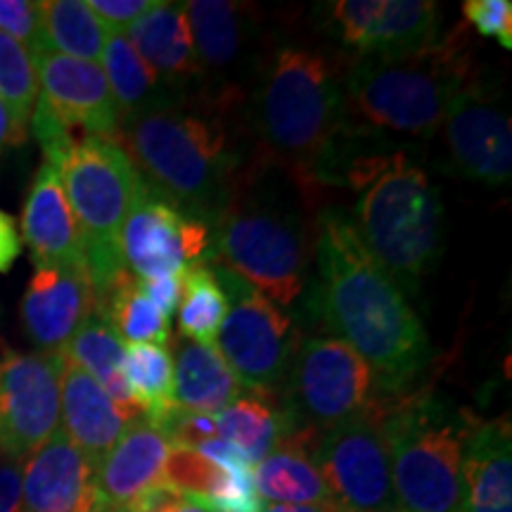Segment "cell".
<instances>
[{
  "mask_svg": "<svg viewBox=\"0 0 512 512\" xmlns=\"http://www.w3.org/2000/svg\"><path fill=\"white\" fill-rule=\"evenodd\" d=\"M214 420L216 434L238 446L252 465H259L287 434L302 427L285 406H275L273 394L259 392H245Z\"/></svg>",
  "mask_w": 512,
  "mask_h": 512,
  "instance_id": "83f0119b",
  "label": "cell"
},
{
  "mask_svg": "<svg viewBox=\"0 0 512 512\" xmlns=\"http://www.w3.org/2000/svg\"><path fill=\"white\" fill-rule=\"evenodd\" d=\"M441 128H444L448 159L456 174L491 188L510 183V117L484 83L470 79L460 88L441 121Z\"/></svg>",
  "mask_w": 512,
  "mask_h": 512,
  "instance_id": "9a60e30c",
  "label": "cell"
},
{
  "mask_svg": "<svg viewBox=\"0 0 512 512\" xmlns=\"http://www.w3.org/2000/svg\"><path fill=\"white\" fill-rule=\"evenodd\" d=\"M444 204L439 190L418 166L394 155L387 169L368 183L356 204L358 238L399 290L418 292L441 254Z\"/></svg>",
  "mask_w": 512,
  "mask_h": 512,
  "instance_id": "8992f818",
  "label": "cell"
},
{
  "mask_svg": "<svg viewBox=\"0 0 512 512\" xmlns=\"http://www.w3.org/2000/svg\"><path fill=\"white\" fill-rule=\"evenodd\" d=\"M138 290L164 313L166 318H171L181 302V290H183V273L176 275H157V278H136Z\"/></svg>",
  "mask_w": 512,
  "mask_h": 512,
  "instance_id": "ab89813d",
  "label": "cell"
},
{
  "mask_svg": "<svg viewBox=\"0 0 512 512\" xmlns=\"http://www.w3.org/2000/svg\"><path fill=\"white\" fill-rule=\"evenodd\" d=\"M176 313L181 337L216 344V335L228 313V297L216 278V271L204 261L190 264L183 271V290Z\"/></svg>",
  "mask_w": 512,
  "mask_h": 512,
  "instance_id": "d6a6232c",
  "label": "cell"
},
{
  "mask_svg": "<svg viewBox=\"0 0 512 512\" xmlns=\"http://www.w3.org/2000/svg\"><path fill=\"white\" fill-rule=\"evenodd\" d=\"M124 377L145 418L159 427L174 411V356L157 344H131L124 351Z\"/></svg>",
  "mask_w": 512,
  "mask_h": 512,
  "instance_id": "1f68e13d",
  "label": "cell"
},
{
  "mask_svg": "<svg viewBox=\"0 0 512 512\" xmlns=\"http://www.w3.org/2000/svg\"><path fill=\"white\" fill-rule=\"evenodd\" d=\"M38 98L53 110L76 140L119 138V110L98 62L76 60L53 50L34 57Z\"/></svg>",
  "mask_w": 512,
  "mask_h": 512,
  "instance_id": "2e32d148",
  "label": "cell"
},
{
  "mask_svg": "<svg viewBox=\"0 0 512 512\" xmlns=\"http://www.w3.org/2000/svg\"><path fill=\"white\" fill-rule=\"evenodd\" d=\"M472 79L467 50L456 36L413 55L356 60L344 74V121L356 131L432 138L451 100Z\"/></svg>",
  "mask_w": 512,
  "mask_h": 512,
  "instance_id": "5b68a950",
  "label": "cell"
},
{
  "mask_svg": "<svg viewBox=\"0 0 512 512\" xmlns=\"http://www.w3.org/2000/svg\"><path fill=\"white\" fill-rule=\"evenodd\" d=\"M399 512H463V453L470 427L437 403H382Z\"/></svg>",
  "mask_w": 512,
  "mask_h": 512,
  "instance_id": "ba28073f",
  "label": "cell"
},
{
  "mask_svg": "<svg viewBox=\"0 0 512 512\" xmlns=\"http://www.w3.org/2000/svg\"><path fill=\"white\" fill-rule=\"evenodd\" d=\"M238 105L228 95L207 93L202 102L176 95L119 124L117 143H124L143 183L207 228L226 209L247 169L228 133Z\"/></svg>",
  "mask_w": 512,
  "mask_h": 512,
  "instance_id": "7a4b0ae2",
  "label": "cell"
},
{
  "mask_svg": "<svg viewBox=\"0 0 512 512\" xmlns=\"http://www.w3.org/2000/svg\"><path fill=\"white\" fill-rule=\"evenodd\" d=\"M86 3L107 29L126 34V29L136 19L143 17L147 10L155 8L157 0H86Z\"/></svg>",
  "mask_w": 512,
  "mask_h": 512,
  "instance_id": "f35d334b",
  "label": "cell"
},
{
  "mask_svg": "<svg viewBox=\"0 0 512 512\" xmlns=\"http://www.w3.org/2000/svg\"><path fill=\"white\" fill-rule=\"evenodd\" d=\"M463 15L482 36L498 38L505 50H512V3L510 0H467Z\"/></svg>",
  "mask_w": 512,
  "mask_h": 512,
  "instance_id": "74e56055",
  "label": "cell"
},
{
  "mask_svg": "<svg viewBox=\"0 0 512 512\" xmlns=\"http://www.w3.org/2000/svg\"><path fill=\"white\" fill-rule=\"evenodd\" d=\"M0 512H24L22 463L0 460Z\"/></svg>",
  "mask_w": 512,
  "mask_h": 512,
  "instance_id": "60d3db41",
  "label": "cell"
},
{
  "mask_svg": "<svg viewBox=\"0 0 512 512\" xmlns=\"http://www.w3.org/2000/svg\"><path fill=\"white\" fill-rule=\"evenodd\" d=\"M223 479H226V470L209 463L192 448H171L166 458L164 482L192 501L214 496L223 486Z\"/></svg>",
  "mask_w": 512,
  "mask_h": 512,
  "instance_id": "e575fe53",
  "label": "cell"
},
{
  "mask_svg": "<svg viewBox=\"0 0 512 512\" xmlns=\"http://www.w3.org/2000/svg\"><path fill=\"white\" fill-rule=\"evenodd\" d=\"M185 17L202 79L211 76V86H216L211 95H238L230 91L228 79L249 64L254 10L233 0H190Z\"/></svg>",
  "mask_w": 512,
  "mask_h": 512,
  "instance_id": "d6986e66",
  "label": "cell"
},
{
  "mask_svg": "<svg viewBox=\"0 0 512 512\" xmlns=\"http://www.w3.org/2000/svg\"><path fill=\"white\" fill-rule=\"evenodd\" d=\"M207 249L209 228L202 221L183 216L150 185L140 183L121 226V256L128 271L136 278L176 275L202 261Z\"/></svg>",
  "mask_w": 512,
  "mask_h": 512,
  "instance_id": "4fadbf2b",
  "label": "cell"
},
{
  "mask_svg": "<svg viewBox=\"0 0 512 512\" xmlns=\"http://www.w3.org/2000/svg\"><path fill=\"white\" fill-rule=\"evenodd\" d=\"M0 31L27 48L31 57L48 50L43 38L41 3L34 0H0Z\"/></svg>",
  "mask_w": 512,
  "mask_h": 512,
  "instance_id": "8d00e7d4",
  "label": "cell"
},
{
  "mask_svg": "<svg viewBox=\"0 0 512 512\" xmlns=\"http://www.w3.org/2000/svg\"><path fill=\"white\" fill-rule=\"evenodd\" d=\"M62 366L46 351L0 358V460L24 463L60 432Z\"/></svg>",
  "mask_w": 512,
  "mask_h": 512,
  "instance_id": "7c38bea8",
  "label": "cell"
},
{
  "mask_svg": "<svg viewBox=\"0 0 512 512\" xmlns=\"http://www.w3.org/2000/svg\"><path fill=\"white\" fill-rule=\"evenodd\" d=\"M195 451L200 453L202 458H207L209 463H214V465H219V467H245V465H252L238 446L230 444V441L221 439V437L207 439V441H204V444L197 446Z\"/></svg>",
  "mask_w": 512,
  "mask_h": 512,
  "instance_id": "b9f144b4",
  "label": "cell"
},
{
  "mask_svg": "<svg viewBox=\"0 0 512 512\" xmlns=\"http://www.w3.org/2000/svg\"><path fill=\"white\" fill-rule=\"evenodd\" d=\"M22 238L36 268L86 266L81 230L64 195L60 169L43 162L22 211Z\"/></svg>",
  "mask_w": 512,
  "mask_h": 512,
  "instance_id": "ffe728a7",
  "label": "cell"
},
{
  "mask_svg": "<svg viewBox=\"0 0 512 512\" xmlns=\"http://www.w3.org/2000/svg\"><path fill=\"white\" fill-rule=\"evenodd\" d=\"M24 512H100L98 465L57 432L22 463Z\"/></svg>",
  "mask_w": 512,
  "mask_h": 512,
  "instance_id": "e0dca14e",
  "label": "cell"
},
{
  "mask_svg": "<svg viewBox=\"0 0 512 512\" xmlns=\"http://www.w3.org/2000/svg\"><path fill=\"white\" fill-rule=\"evenodd\" d=\"M347 69L320 48L283 46L259 67L247 121L256 164L316 185L320 164L344 128Z\"/></svg>",
  "mask_w": 512,
  "mask_h": 512,
  "instance_id": "277c9868",
  "label": "cell"
},
{
  "mask_svg": "<svg viewBox=\"0 0 512 512\" xmlns=\"http://www.w3.org/2000/svg\"><path fill=\"white\" fill-rule=\"evenodd\" d=\"M313 254L318 318L368 363L377 392H406L432 358L430 337L406 294L363 247L344 211L328 209L318 216Z\"/></svg>",
  "mask_w": 512,
  "mask_h": 512,
  "instance_id": "6da1fadb",
  "label": "cell"
},
{
  "mask_svg": "<svg viewBox=\"0 0 512 512\" xmlns=\"http://www.w3.org/2000/svg\"><path fill=\"white\" fill-rule=\"evenodd\" d=\"M316 434L318 430L313 427H297L256 465L254 482L264 501L335 510L328 484L313 458L318 444Z\"/></svg>",
  "mask_w": 512,
  "mask_h": 512,
  "instance_id": "603a6c76",
  "label": "cell"
},
{
  "mask_svg": "<svg viewBox=\"0 0 512 512\" xmlns=\"http://www.w3.org/2000/svg\"><path fill=\"white\" fill-rule=\"evenodd\" d=\"M311 190L275 166L249 162L226 209L209 226L204 259L238 275L275 306L304 290L313 256Z\"/></svg>",
  "mask_w": 512,
  "mask_h": 512,
  "instance_id": "3957f363",
  "label": "cell"
},
{
  "mask_svg": "<svg viewBox=\"0 0 512 512\" xmlns=\"http://www.w3.org/2000/svg\"><path fill=\"white\" fill-rule=\"evenodd\" d=\"M126 36L171 91L181 93V86L202 81L188 17H185V3L157 0L155 8L147 10L126 29Z\"/></svg>",
  "mask_w": 512,
  "mask_h": 512,
  "instance_id": "cb8c5ba5",
  "label": "cell"
},
{
  "mask_svg": "<svg viewBox=\"0 0 512 512\" xmlns=\"http://www.w3.org/2000/svg\"><path fill=\"white\" fill-rule=\"evenodd\" d=\"M57 169L81 230L83 256L98 302L128 271L121 256V226L143 181L124 147L100 138L79 140L69 147Z\"/></svg>",
  "mask_w": 512,
  "mask_h": 512,
  "instance_id": "52a82bcc",
  "label": "cell"
},
{
  "mask_svg": "<svg viewBox=\"0 0 512 512\" xmlns=\"http://www.w3.org/2000/svg\"><path fill=\"white\" fill-rule=\"evenodd\" d=\"M463 512H512V448L508 420L467 430Z\"/></svg>",
  "mask_w": 512,
  "mask_h": 512,
  "instance_id": "d4e9b609",
  "label": "cell"
},
{
  "mask_svg": "<svg viewBox=\"0 0 512 512\" xmlns=\"http://www.w3.org/2000/svg\"><path fill=\"white\" fill-rule=\"evenodd\" d=\"M211 268L228 297V313L216 335V349L245 392L273 394L275 389H283L294 354L302 344L297 325L238 275L219 266Z\"/></svg>",
  "mask_w": 512,
  "mask_h": 512,
  "instance_id": "9c48e42d",
  "label": "cell"
},
{
  "mask_svg": "<svg viewBox=\"0 0 512 512\" xmlns=\"http://www.w3.org/2000/svg\"><path fill=\"white\" fill-rule=\"evenodd\" d=\"M226 479L211 498L190 501L202 505L207 512H264V498L259 496L254 482V467H223Z\"/></svg>",
  "mask_w": 512,
  "mask_h": 512,
  "instance_id": "d590c367",
  "label": "cell"
},
{
  "mask_svg": "<svg viewBox=\"0 0 512 512\" xmlns=\"http://www.w3.org/2000/svg\"><path fill=\"white\" fill-rule=\"evenodd\" d=\"M313 458L337 512H399L380 403L325 430Z\"/></svg>",
  "mask_w": 512,
  "mask_h": 512,
  "instance_id": "8fae6325",
  "label": "cell"
},
{
  "mask_svg": "<svg viewBox=\"0 0 512 512\" xmlns=\"http://www.w3.org/2000/svg\"><path fill=\"white\" fill-rule=\"evenodd\" d=\"M283 389L299 425L323 432L366 413L377 392L368 363L337 337L302 339Z\"/></svg>",
  "mask_w": 512,
  "mask_h": 512,
  "instance_id": "30bf717a",
  "label": "cell"
},
{
  "mask_svg": "<svg viewBox=\"0 0 512 512\" xmlns=\"http://www.w3.org/2000/svg\"><path fill=\"white\" fill-rule=\"evenodd\" d=\"M124 351L126 344L121 342L117 330L112 328L105 313L95 309L86 323L76 330V335L69 339L67 347L60 351V356L72 366L86 370L95 382L105 389L107 396L117 403V408L126 415L128 422L143 418V406L136 401L131 387L124 377Z\"/></svg>",
  "mask_w": 512,
  "mask_h": 512,
  "instance_id": "4316f807",
  "label": "cell"
},
{
  "mask_svg": "<svg viewBox=\"0 0 512 512\" xmlns=\"http://www.w3.org/2000/svg\"><path fill=\"white\" fill-rule=\"evenodd\" d=\"M95 306L98 302L86 266L36 268L19 311L31 342L46 354H60Z\"/></svg>",
  "mask_w": 512,
  "mask_h": 512,
  "instance_id": "ac0fdd59",
  "label": "cell"
},
{
  "mask_svg": "<svg viewBox=\"0 0 512 512\" xmlns=\"http://www.w3.org/2000/svg\"><path fill=\"white\" fill-rule=\"evenodd\" d=\"M152 512H207V510H204L202 505L192 503L190 498H185V496L181 494V496L171 498L169 503H164L162 508H157V510H152Z\"/></svg>",
  "mask_w": 512,
  "mask_h": 512,
  "instance_id": "f6af8a7d",
  "label": "cell"
},
{
  "mask_svg": "<svg viewBox=\"0 0 512 512\" xmlns=\"http://www.w3.org/2000/svg\"><path fill=\"white\" fill-rule=\"evenodd\" d=\"M126 347L131 344H157L166 347L171 339L169 318L138 290L136 275L124 271L114 285L98 299V306Z\"/></svg>",
  "mask_w": 512,
  "mask_h": 512,
  "instance_id": "4dcf8cb0",
  "label": "cell"
},
{
  "mask_svg": "<svg viewBox=\"0 0 512 512\" xmlns=\"http://www.w3.org/2000/svg\"><path fill=\"white\" fill-rule=\"evenodd\" d=\"M328 17L358 60H392L439 41L441 12L432 0H337Z\"/></svg>",
  "mask_w": 512,
  "mask_h": 512,
  "instance_id": "5bb4252c",
  "label": "cell"
},
{
  "mask_svg": "<svg viewBox=\"0 0 512 512\" xmlns=\"http://www.w3.org/2000/svg\"><path fill=\"white\" fill-rule=\"evenodd\" d=\"M60 425L64 437L81 453H86L95 465H100V460L124 434L128 418L86 370L64 361L60 380Z\"/></svg>",
  "mask_w": 512,
  "mask_h": 512,
  "instance_id": "7402d4cb",
  "label": "cell"
},
{
  "mask_svg": "<svg viewBox=\"0 0 512 512\" xmlns=\"http://www.w3.org/2000/svg\"><path fill=\"white\" fill-rule=\"evenodd\" d=\"M171 441L150 420L128 422L112 451L98 465V489L105 508L124 510L145 491L164 484Z\"/></svg>",
  "mask_w": 512,
  "mask_h": 512,
  "instance_id": "44dd1931",
  "label": "cell"
},
{
  "mask_svg": "<svg viewBox=\"0 0 512 512\" xmlns=\"http://www.w3.org/2000/svg\"><path fill=\"white\" fill-rule=\"evenodd\" d=\"M264 512H335V510L318 508V505H287V503H278V505H271V508H264Z\"/></svg>",
  "mask_w": 512,
  "mask_h": 512,
  "instance_id": "bcb514c9",
  "label": "cell"
},
{
  "mask_svg": "<svg viewBox=\"0 0 512 512\" xmlns=\"http://www.w3.org/2000/svg\"><path fill=\"white\" fill-rule=\"evenodd\" d=\"M0 100L10 107L19 124L29 128L38 100L36 64L29 50L3 31H0Z\"/></svg>",
  "mask_w": 512,
  "mask_h": 512,
  "instance_id": "836d02e7",
  "label": "cell"
},
{
  "mask_svg": "<svg viewBox=\"0 0 512 512\" xmlns=\"http://www.w3.org/2000/svg\"><path fill=\"white\" fill-rule=\"evenodd\" d=\"M245 394V387L216 349V344L176 339L174 408L181 413L219 415Z\"/></svg>",
  "mask_w": 512,
  "mask_h": 512,
  "instance_id": "484cf974",
  "label": "cell"
},
{
  "mask_svg": "<svg viewBox=\"0 0 512 512\" xmlns=\"http://www.w3.org/2000/svg\"><path fill=\"white\" fill-rule=\"evenodd\" d=\"M19 254H22V238H19L15 221L0 209V275L15 266Z\"/></svg>",
  "mask_w": 512,
  "mask_h": 512,
  "instance_id": "7bdbcfd3",
  "label": "cell"
},
{
  "mask_svg": "<svg viewBox=\"0 0 512 512\" xmlns=\"http://www.w3.org/2000/svg\"><path fill=\"white\" fill-rule=\"evenodd\" d=\"M24 140H27V126L19 124L10 107L0 100V155L5 152V147L22 145Z\"/></svg>",
  "mask_w": 512,
  "mask_h": 512,
  "instance_id": "ee69618b",
  "label": "cell"
},
{
  "mask_svg": "<svg viewBox=\"0 0 512 512\" xmlns=\"http://www.w3.org/2000/svg\"><path fill=\"white\" fill-rule=\"evenodd\" d=\"M41 22L48 50L100 64L110 29L95 17L86 0H43Z\"/></svg>",
  "mask_w": 512,
  "mask_h": 512,
  "instance_id": "f546056e",
  "label": "cell"
},
{
  "mask_svg": "<svg viewBox=\"0 0 512 512\" xmlns=\"http://www.w3.org/2000/svg\"><path fill=\"white\" fill-rule=\"evenodd\" d=\"M102 72L110 83L114 105L119 110V119H128L133 114L150 110L162 102L181 95L171 91L159 76L152 72L150 64L138 55L133 43L121 31H110L105 53H102Z\"/></svg>",
  "mask_w": 512,
  "mask_h": 512,
  "instance_id": "f1b7e54d",
  "label": "cell"
}]
</instances>
